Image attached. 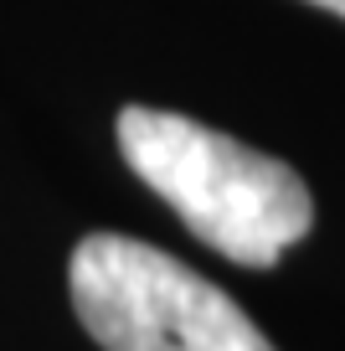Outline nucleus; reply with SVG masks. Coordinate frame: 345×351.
Returning <instances> with one entry per match:
<instances>
[{"label":"nucleus","mask_w":345,"mask_h":351,"mask_svg":"<svg viewBox=\"0 0 345 351\" xmlns=\"http://www.w3.org/2000/svg\"><path fill=\"white\" fill-rule=\"evenodd\" d=\"M314 5H324V11H335V16H345V0H314Z\"/></svg>","instance_id":"nucleus-3"},{"label":"nucleus","mask_w":345,"mask_h":351,"mask_svg":"<svg viewBox=\"0 0 345 351\" xmlns=\"http://www.w3.org/2000/svg\"><path fill=\"white\" fill-rule=\"evenodd\" d=\"M67 285L77 320L103 351H273L232 295L124 232L77 243Z\"/></svg>","instance_id":"nucleus-2"},{"label":"nucleus","mask_w":345,"mask_h":351,"mask_svg":"<svg viewBox=\"0 0 345 351\" xmlns=\"http://www.w3.org/2000/svg\"><path fill=\"white\" fill-rule=\"evenodd\" d=\"M119 150L144 186L232 263L268 269L314 222L309 186L283 160L186 114L129 104L119 114Z\"/></svg>","instance_id":"nucleus-1"}]
</instances>
